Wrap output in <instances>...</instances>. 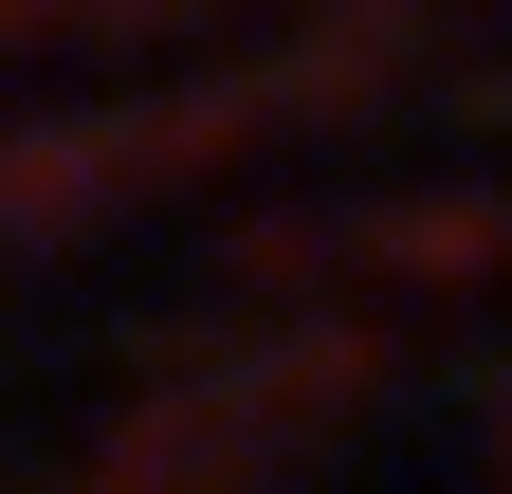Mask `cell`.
I'll list each match as a JSON object with an SVG mask.
<instances>
[]
</instances>
